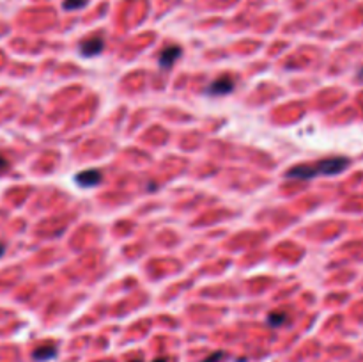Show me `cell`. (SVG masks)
Returning a JSON list of instances; mask_svg holds the SVG:
<instances>
[{
  "label": "cell",
  "instance_id": "obj_12",
  "mask_svg": "<svg viewBox=\"0 0 363 362\" xmlns=\"http://www.w3.org/2000/svg\"><path fill=\"white\" fill-rule=\"evenodd\" d=\"M156 362H165V359H160V361H156Z\"/></svg>",
  "mask_w": 363,
  "mask_h": 362
},
{
  "label": "cell",
  "instance_id": "obj_2",
  "mask_svg": "<svg viewBox=\"0 0 363 362\" xmlns=\"http://www.w3.org/2000/svg\"><path fill=\"white\" fill-rule=\"evenodd\" d=\"M234 91V80L230 77H220L207 87V94L211 96H225V94L232 93Z\"/></svg>",
  "mask_w": 363,
  "mask_h": 362
},
{
  "label": "cell",
  "instance_id": "obj_3",
  "mask_svg": "<svg viewBox=\"0 0 363 362\" xmlns=\"http://www.w3.org/2000/svg\"><path fill=\"white\" fill-rule=\"evenodd\" d=\"M181 53H182V50L179 48L178 45H170V46H167V48H163L162 53H160V66H162L163 69H170L174 66V62L181 57Z\"/></svg>",
  "mask_w": 363,
  "mask_h": 362
},
{
  "label": "cell",
  "instance_id": "obj_13",
  "mask_svg": "<svg viewBox=\"0 0 363 362\" xmlns=\"http://www.w3.org/2000/svg\"><path fill=\"white\" fill-rule=\"evenodd\" d=\"M360 78H363V71H362V73H360Z\"/></svg>",
  "mask_w": 363,
  "mask_h": 362
},
{
  "label": "cell",
  "instance_id": "obj_4",
  "mask_svg": "<svg viewBox=\"0 0 363 362\" xmlns=\"http://www.w3.org/2000/svg\"><path fill=\"white\" fill-rule=\"evenodd\" d=\"M103 46H105V41L101 37H91L80 45V53L84 57H94V55L103 52Z\"/></svg>",
  "mask_w": 363,
  "mask_h": 362
},
{
  "label": "cell",
  "instance_id": "obj_5",
  "mask_svg": "<svg viewBox=\"0 0 363 362\" xmlns=\"http://www.w3.org/2000/svg\"><path fill=\"white\" fill-rule=\"evenodd\" d=\"M103 179V174L97 169H89V171H84L77 176V183L82 185V187H96V185L101 183Z\"/></svg>",
  "mask_w": 363,
  "mask_h": 362
},
{
  "label": "cell",
  "instance_id": "obj_11",
  "mask_svg": "<svg viewBox=\"0 0 363 362\" xmlns=\"http://www.w3.org/2000/svg\"><path fill=\"white\" fill-rule=\"evenodd\" d=\"M4 250H5V247H4V243H0V257L4 256Z\"/></svg>",
  "mask_w": 363,
  "mask_h": 362
},
{
  "label": "cell",
  "instance_id": "obj_8",
  "mask_svg": "<svg viewBox=\"0 0 363 362\" xmlns=\"http://www.w3.org/2000/svg\"><path fill=\"white\" fill-rule=\"evenodd\" d=\"M89 0H64V9L68 11H75V9H80L87 4Z\"/></svg>",
  "mask_w": 363,
  "mask_h": 362
},
{
  "label": "cell",
  "instance_id": "obj_1",
  "mask_svg": "<svg viewBox=\"0 0 363 362\" xmlns=\"http://www.w3.org/2000/svg\"><path fill=\"white\" fill-rule=\"evenodd\" d=\"M347 165H349V160L344 158V156H337V158L319 160V162L308 163V165H298L294 169H290L287 176L296 179H310L315 178V176H333L342 172Z\"/></svg>",
  "mask_w": 363,
  "mask_h": 362
},
{
  "label": "cell",
  "instance_id": "obj_9",
  "mask_svg": "<svg viewBox=\"0 0 363 362\" xmlns=\"http://www.w3.org/2000/svg\"><path fill=\"white\" fill-rule=\"evenodd\" d=\"M222 357H223V354H222V352H216V354H213V355H211V357H207L204 362H218V361H220V359H222Z\"/></svg>",
  "mask_w": 363,
  "mask_h": 362
},
{
  "label": "cell",
  "instance_id": "obj_7",
  "mask_svg": "<svg viewBox=\"0 0 363 362\" xmlns=\"http://www.w3.org/2000/svg\"><path fill=\"white\" fill-rule=\"evenodd\" d=\"M287 320V314L285 313H273L270 314V318H268V322H270L271 327H278V325H283Z\"/></svg>",
  "mask_w": 363,
  "mask_h": 362
},
{
  "label": "cell",
  "instance_id": "obj_10",
  "mask_svg": "<svg viewBox=\"0 0 363 362\" xmlns=\"http://www.w3.org/2000/svg\"><path fill=\"white\" fill-rule=\"evenodd\" d=\"M7 167H9V162L4 158V156L0 155V171H5V169H7Z\"/></svg>",
  "mask_w": 363,
  "mask_h": 362
},
{
  "label": "cell",
  "instance_id": "obj_6",
  "mask_svg": "<svg viewBox=\"0 0 363 362\" xmlns=\"http://www.w3.org/2000/svg\"><path fill=\"white\" fill-rule=\"evenodd\" d=\"M57 350L53 348V346H41V348H37L36 352H34V359L36 361H48V359L55 357Z\"/></svg>",
  "mask_w": 363,
  "mask_h": 362
}]
</instances>
